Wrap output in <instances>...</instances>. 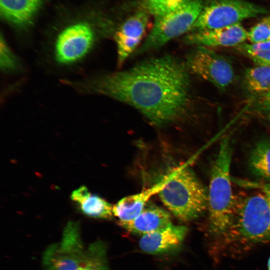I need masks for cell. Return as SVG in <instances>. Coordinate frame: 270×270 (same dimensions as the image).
I'll return each instance as SVG.
<instances>
[{
	"instance_id": "5bb4252c",
	"label": "cell",
	"mask_w": 270,
	"mask_h": 270,
	"mask_svg": "<svg viewBox=\"0 0 270 270\" xmlns=\"http://www.w3.org/2000/svg\"><path fill=\"white\" fill-rule=\"evenodd\" d=\"M172 224L171 216L168 212L152 204L147 203L134 220L120 225L129 232L142 236Z\"/></svg>"
},
{
	"instance_id": "5b68a950",
	"label": "cell",
	"mask_w": 270,
	"mask_h": 270,
	"mask_svg": "<svg viewBox=\"0 0 270 270\" xmlns=\"http://www.w3.org/2000/svg\"><path fill=\"white\" fill-rule=\"evenodd\" d=\"M97 43L92 25L85 22H74L63 28L48 46H44L46 58L54 69L72 70L89 58Z\"/></svg>"
},
{
	"instance_id": "7c38bea8",
	"label": "cell",
	"mask_w": 270,
	"mask_h": 270,
	"mask_svg": "<svg viewBox=\"0 0 270 270\" xmlns=\"http://www.w3.org/2000/svg\"><path fill=\"white\" fill-rule=\"evenodd\" d=\"M188 228L172 224L164 228L143 235L139 246L144 252L163 254L178 249L187 234Z\"/></svg>"
},
{
	"instance_id": "ffe728a7",
	"label": "cell",
	"mask_w": 270,
	"mask_h": 270,
	"mask_svg": "<svg viewBox=\"0 0 270 270\" xmlns=\"http://www.w3.org/2000/svg\"><path fill=\"white\" fill-rule=\"evenodd\" d=\"M237 47L257 65L270 66V40L257 44L244 43Z\"/></svg>"
},
{
	"instance_id": "8992f818",
	"label": "cell",
	"mask_w": 270,
	"mask_h": 270,
	"mask_svg": "<svg viewBox=\"0 0 270 270\" xmlns=\"http://www.w3.org/2000/svg\"><path fill=\"white\" fill-rule=\"evenodd\" d=\"M204 6L202 0H192L176 10L156 16L150 34L135 54L160 48L170 40L190 32Z\"/></svg>"
},
{
	"instance_id": "cb8c5ba5",
	"label": "cell",
	"mask_w": 270,
	"mask_h": 270,
	"mask_svg": "<svg viewBox=\"0 0 270 270\" xmlns=\"http://www.w3.org/2000/svg\"><path fill=\"white\" fill-rule=\"evenodd\" d=\"M250 110L254 116L270 126V100L258 96Z\"/></svg>"
},
{
	"instance_id": "e0dca14e",
	"label": "cell",
	"mask_w": 270,
	"mask_h": 270,
	"mask_svg": "<svg viewBox=\"0 0 270 270\" xmlns=\"http://www.w3.org/2000/svg\"><path fill=\"white\" fill-rule=\"evenodd\" d=\"M248 162V168L256 178L270 182V140L258 141L250 150Z\"/></svg>"
},
{
	"instance_id": "7a4b0ae2",
	"label": "cell",
	"mask_w": 270,
	"mask_h": 270,
	"mask_svg": "<svg viewBox=\"0 0 270 270\" xmlns=\"http://www.w3.org/2000/svg\"><path fill=\"white\" fill-rule=\"evenodd\" d=\"M232 155V142L228 137L224 138L210 170L208 192V230L212 236L220 238L231 224L237 199L230 180Z\"/></svg>"
},
{
	"instance_id": "4fadbf2b",
	"label": "cell",
	"mask_w": 270,
	"mask_h": 270,
	"mask_svg": "<svg viewBox=\"0 0 270 270\" xmlns=\"http://www.w3.org/2000/svg\"><path fill=\"white\" fill-rule=\"evenodd\" d=\"M45 0H0L1 16L16 28L29 26Z\"/></svg>"
},
{
	"instance_id": "603a6c76",
	"label": "cell",
	"mask_w": 270,
	"mask_h": 270,
	"mask_svg": "<svg viewBox=\"0 0 270 270\" xmlns=\"http://www.w3.org/2000/svg\"><path fill=\"white\" fill-rule=\"evenodd\" d=\"M247 40L252 44L270 40V16L264 18L248 31Z\"/></svg>"
},
{
	"instance_id": "484cf974",
	"label": "cell",
	"mask_w": 270,
	"mask_h": 270,
	"mask_svg": "<svg viewBox=\"0 0 270 270\" xmlns=\"http://www.w3.org/2000/svg\"><path fill=\"white\" fill-rule=\"evenodd\" d=\"M268 270H270V257L268 261Z\"/></svg>"
},
{
	"instance_id": "ac0fdd59",
	"label": "cell",
	"mask_w": 270,
	"mask_h": 270,
	"mask_svg": "<svg viewBox=\"0 0 270 270\" xmlns=\"http://www.w3.org/2000/svg\"><path fill=\"white\" fill-rule=\"evenodd\" d=\"M106 244L96 240L86 249L79 270H110L107 258Z\"/></svg>"
},
{
	"instance_id": "2e32d148",
	"label": "cell",
	"mask_w": 270,
	"mask_h": 270,
	"mask_svg": "<svg viewBox=\"0 0 270 270\" xmlns=\"http://www.w3.org/2000/svg\"><path fill=\"white\" fill-rule=\"evenodd\" d=\"M160 190L158 183L152 188L140 193L125 196L112 207L113 214L119 224L128 222L134 220L142 212L149 198Z\"/></svg>"
},
{
	"instance_id": "9a60e30c",
	"label": "cell",
	"mask_w": 270,
	"mask_h": 270,
	"mask_svg": "<svg viewBox=\"0 0 270 270\" xmlns=\"http://www.w3.org/2000/svg\"><path fill=\"white\" fill-rule=\"evenodd\" d=\"M70 198L80 212L88 216L110 219L114 216L113 206L100 196L92 194L86 186H81L74 190Z\"/></svg>"
},
{
	"instance_id": "3957f363",
	"label": "cell",
	"mask_w": 270,
	"mask_h": 270,
	"mask_svg": "<svg viewBox=\"0 0 270 270\" xmlns=\"http://www.w3.org/2000/svg\"><path fill=\"white\" fill-rule=\"evenodd\" d=\"M221 238L228 246L242 248L270 240V192L237 198L231 224Z\"/></svg>"
},
{
	"instance_id": "ba28073f",
	"label": "cell",
	"mask_w": 270,
	"mask_h": 270,
	"mask_svg": "<svg viewBox=\"0 0 270 270\" xmlns=\"http://www.w3.org/2000/svg\"><path fill=\"white\" fill-rule=\"evenodd\" d=\"M86 249L79 222H68L60 240L44 250L43 270H79Z\"/></svg>"
},
{
	"instance_id": "7402d4cb",
	"label": "cell",
	"mask_w": 270,
	"mask_h": 270,
	"mask_svg": "<svg viewBox=\"0 0 270 270\" xmlns=\"http://www.w3.org/2000/svg\"><path fill=\"white\" fill-rule=\"evenodd\" d=\"M147 11L156 16L176 10L192 0H142Z\"/></svg>"
},
{
	"instance_id": "d6986e66",
	"label": "cell",
	"mask_w": 270,
	"mask_h": 270,
	"mask_svg": "<svg viewBox=\"0 0 270 270\" xmlns=\"http://www.w3.org/2000/svg\"><path fill=\"white\" fill-rule=\"evenodd\" d=\"M244 82L250 92L258 96L264 94L270 88V66L258 65L248 68Z\"/></svg>"
},
{
	"instance_id": "52a82bcc",
	"label": "cell",
	"mask_w": 270,
	"mask_h": 270,
	"mask_svg": "<svg viewBox=\"0 0 270 270\" xmlns=\"http://www.w3.org/2000/svg\"><path fill=\"white\" fill-rule=\"evenodd\" d=\"M266 12L265 8L244 0H215L204 6L190 32L228 26Z\"/></svg>"
},
{
	"instance_id": "d4e9b609",
	"label": "cell",
	"mask_w": 270,
	"mask_h": 270,
	"mask_svg": "<svg viewBox=\"0 0 270 270\" xmlns=\"http://www.w3.org/2000/svg\"><path fill=\"white\" fill-rule=\"evenodd\" d=\"M258 96H260L268 100H270V88L266 92L261 95H260Z\"/></svg>"
},
{
	"instance_id": "44dd1931",
	"label": "cell",
	"mask_w": 270,
	"mask_h": 270,
	"mask_svg": "<svg viewBox=\"0 0 270 270\" xmlns=\"http://www.w3.org/2000/svg\"><path fill=\"white\" fill-rule=\"evenodd\" d=\"M0 67L5 74L19 72L22 68L20 58L8 46L2 34L0 41Z\"/></svg>"
},
{
	"instance_id": "277c9868",
	"label": "cell",
	"mask_w": 270,
	"mask_h": 270,
	"mask_svg": "<svg viewBox=\"0 0 270 270\" xmlns=\"http://www.w3.org/2000/svg\"><path fill=\"white\" fill-rule=\"evenodd\" d=\"M158 184L161 201L180 220H194L207 208L208 192L190 168L172 170Z\"/></svg>"
},
{
	"instance_id": "30bf717a",
	"label": "cell",
	"mask_w": 270,
	"mask_h": 270,
	"mask_svg": "<svg viewBox=\"0 0 270 270\" xmlns=\"http://www.w3.org/2000/svg\"><path fill=\"white\" fill-rule=\"evenodd\" d=\"M248 38V31L237 23L218 28L190 32L184 38L187 44L205 47L238 46Z\"/></svg>"
},
{
	"instance_id": "8fae6325",
	"label": "cell",
	"mask_w": 270,
	"mask_h": 270,
	"mask_svg": "<svg viewBox=\"0 0 270 270\" xmlns=\"http://www.w3.org/2000/svg\"><path fill=\"white\" fill-rule=\"evenodd\" d=\"M148 20V14L140 12L128 18L116 31L114 40L118 66L136 49L146 32Z\"/></svg>"
},
{
	"instance_id": "6da1fadb",
	"label": "cell",
	"mask_w": 270,
	"mask_h": 270,
	"mask_svg": "<svg viewBox=\"0 0 270 270\" xmlns=\"http://www.w3.org/2000/svg\"><path fill=\"white\" fill-rule=\"evenodd\" d=\"M186 64L166 54L123 71L99 74L65 84L84 94H100L129 104L158 126L184 120L193 107Z\"/></svg>"
},
{
	"instance_id": "9c48e42d",
	"label": "cell",
	"mask_w": 270,
	"mask_h": 270,
	"mask_svg": "<svg viewBox=\"0 0 270 270\" xmlns=\"http://www.w3.org/2000/svg\"><path fill=\"white\" fill-rule=\"evenodd\" d=\"M185 64L190 72L220 90L226 89L234 82V73L231 64L207 47L197 46L188 54Z\"/></svg>"
}]
</instances>
